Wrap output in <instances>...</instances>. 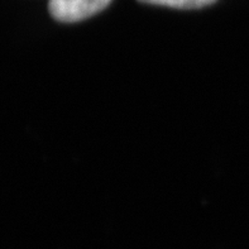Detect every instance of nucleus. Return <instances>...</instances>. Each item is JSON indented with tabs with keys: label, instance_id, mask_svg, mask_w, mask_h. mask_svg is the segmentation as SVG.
I'll list each match as a JSON object with an SVG mask.
<instances>
[{
	"label": "nucleus",
	"instance_id": "f257e3e1",
	"mask_svg": "<svg viewBox=\"0 0 249 249\" xmlns=\"http://www.w3.org/2000/svg\"><path fill=\"white\" fill-rule=\"evenodd\" d=\"M111 0H50L48 10L53 19L62 23H75L104 10Z\"/></svg>",
	"mask_w": 249,
	"mask_h": 249
},
{
	"label": "nucleus",
	"instance_id": "f03ea898",
	"mask_svg": "<svg viewBox=\"0 0 249 249\" xmlns=\"http://www.w3.org/2000/svg\"><path fill=\"white\" fill-rule=\"evenodd\" d=\"M145 4L163 5L177 9H199L204 6L212 5L216 0H139Z\"/></svg>",
	"mask_w": 249,
	"mask_h": 249
}]
</instances>
